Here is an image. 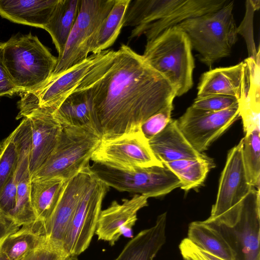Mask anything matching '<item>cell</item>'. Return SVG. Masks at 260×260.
<instances>
[{
    "label": "cell",
    "instance_id": "obj_1",
    "mask_svg": "<svg viewBox=\"0 0 260 260\" xmlns=\"http://www.w3.org/2000/svg\"><path fill=\"white\" fill-rule=\"evenodd\" d=\"M75 89L88 99L101 140L139 131L176 96L169 81L124 44L98 53Z\"/></svg>",
    "mask_w": 260,
    "mask_h": 260
},
{
    "label": "cell",
    "instance_id": "obj_2",
    "mask_svg": "<svg viewBox=\"0 0 260 260\" xmlns=\"http://www.w3.org/2000/svg\"><path fill=\"white\" fill-rule=\"evenodd\" d=\"M146 62L163 76L180 96L193 86L194 61L186 33L177 26L147 41L142 55Z\"/></svg>",
    "mask_w": 260,
    "mask_h": 260
},
{
    "label": "cell",
    "instance_id": "obj_3",
    "mask_svg": "<svg viewBox=\"0 0 260 260\" xmlns=\"http://www.w3.org/2000/svg\"><path fill=\"white\" fill-rule=\"evenodd\" d=\"M234 1L220 9L188 19L177 25L188 36L192 49L200 60L209 67L228 56L238 40L234 18Z\"/></svg>",
    "mask_w": 260,
    "mask_h": 260
},
{
    "label": "cell",
    "instance_id": "obj_4",
    "mask_svg": "<svg viewBox=\"0 0 260 260\" xmlns=\"http://www.w3.org/2000/svg\"><path fill=\"white\" fill-rule=\"evenodd\" d=\"M5 67L20 92L36 89L50 77L58 58L30 33L11 37L4 43Z\"/></svg>",
    "mask_w": 260,
    "mask_h": 260
},
{
    "label": "cell",
    "instance_id": "obj_5",
    "mask_svg": "<svg viewBox=\"0 0 260 260\" xmlns=\"http://www.w3.org/2000/svg\"><path fill=\"white\" fill-rule=\"evenodd\" d=\"M101 138L89 129L61 126L56 145L32 179L59 178L67 181L89 166Z\"/></svg>",
    "mask_w": 260,
    "mask_h": 260
},
{
    "label": "cell",
    "instance_id": "obj_6",
    "mask_svg": "<svg viewBox=\"0 0 260 260\" xmlns=\"http://www.w3.org/2000/svg\"><path fill=\"white\" fill-rule=\"evenodd\" d=\"M89 169L96 178L109 187L148 198L165 196L181 185L179 179L165 165L126 170L93 162Z\"/></svg>",
    "mask_w": 260,
    "mask_h": 260
},
{
    "label": "cell",
    "instance_id": "obj_7",
    "mask_svg": "<svg viewBox=\"0 0 260 260\" xmlns=\"http://www.w3.org/2000/svg\"><path fill=\"white\" fill-rule=\"evenodd\" d=\"M242 140L230 150L221 173L217 198L206 222L226 228L237 221L243 201L252 186L248 182L243 165Z\"/></svg>",
    "mask_w": 260,
    "mask_h": 260
},
{
    "label": "cell",
    "instance_id": "obj_8",
    "mask_svg": "<svg viewBox=\"0 0 260 260\" xmlns=\"http://www.w3.org/2000/svg\"><path fill=\"white\" fill-rule=\"evenodd\" d=\"M115 1L80 0L76 20L50 77L59 75L87 58L94 37Z\"/></svg>",
    "mask_w": 260,
    "mask_h": 260
},
{
    "label": "cell",
    "instance_id": "obj_9",
    "mask_svg": "<svg viewBox=\"0 0 260 260\" xmlns=\"http://www.w3.org/2000/svg\"><path fill=\"white\" fill-rule=\"evenodd\" d=\"M91 160L119 170L163 166L155 156L141 129L101 140Z\"/></svg>",
    "mask_w": 260,
    "mask_h": 260
},
{
    "label": "cell",
    "instance_id": "obj_10",
    "mask_svg": "<svg viewBox=\"0 0 260 260\" xmlns=\"http://www.w3.org/2000/svg\"><path fill=\"white\" fill-rule=\"evenodd\" d=\"M98 54H92L84 61L56 76L50 77L35 90L21 92L18 103L19 112L16 119L24 117L37 109L51 114L78 86L95 60Z\"/></svg>",
    "mask_w": 260,
    "mask_h": 260
},
{
    "label": "cell",
    "instance_id": "obj_11",
    "mask_svg": "<svg viewBox=\"0 0 260 260\" xmlns=\"http://www.w3.org/2000/svg\"><path fill=\"white\" fill-rule=\"evenodd\" d=\"M216 229L234 250L236 260H260V191L252 186L244 198L236 224Z\"/></svg>",
    "mask_w": 260,
    "mask_h": 260
},
{
    "label": "cell",
    "instance_id": "obj_12",
    "mask_svg": "<svg viewBox=\"0 0 260 260\" xmlns=\"http://www.w3.org/2000/svg\"><path fill=\"white\" fill-rule=\"evenodd\" d=\"M109 188L93 175L77 206L64 240L63 249L67 255L78 256L89 247Z\"/></svg>",
    "mask_w": 260,
    "mask_h": 260
},
{
    "label": "cell",
    "instance_id": "obj_13",
    "mask_svg": "<svg viewBox=\"0 0 260 260\" xmlns=\"http://www.w3.org/2000/svg\"><path fill=\"white\" fill-rule=\"evenodd\" d=\"M240 117L239 104L216 112L189 107L177 120L178 126L191 145L203 153Z\"/></svg>",
    "mask_w": 260,
    "mask_h": 260
},
{
    "label": "cell",
    "instance_id": "obj_14",
    "mask_svg": "<svg viewBox=\"0 0 260 260\" xmlns=\"http://www.w3.org/2000/svg\"><path fill=\"white\" fill-rule=\"evenodd\" d=\"M259 70V56L248 57L228 67L217 68L204 73L198 86L197 96L219 94L236 98L241 102L247 95L252 78Z\"/></svg>",
    "mask_w": 260,
    "mask_h": 260
},
{
    "label": "cell",
    "instance_id": "obj_15",
    "mask_svg": "<svg viewBox=\"0 0 260 260\" xmlns=\"http://www.w3.org/2000/svg\"><path fill=\"white\" fill-rule=\"evenodd\" d=\"M92 178L88 166L68 180L56 208L45 224L48 240L63 250L64 240L77 206Z\"/></svg>",
    "mask_w": 260,
    "mask_h": 260
},
{
    "label": "cell",
    "instance_id": "obj_16",
    "mask_svg": "<svg viewBox=\"0 0 260 260\" xmlns=\"http://www.w3.org/2000/svg\"><path fill=\"white\" fill-rule=\"evenodd\" d=\"M148 199L146 196L135 194L130 199H123L121 204L114 201L101 210L95 232L98 240L108 242L112 246L122 235L131 237L137 213L148 206Z\"/></svg>",
    "mask_w": 260,
    "mask_h": 260
},
{
    "label": "cell",
    "instance_id": "obj_17",
    "mask_svg": "<svg viewBox=\"0 0 260 260\" xmlns=\"http://www.w3.org/2000/svg\"><path fill=\"white\" fill-rule=\"evenodd\" d=\"M24 117L28 119L31 131L29 157V172L31 178L44 164L55 148L61 126L50 113L41 109L34 110Z\"/></svg>",
    "mask_w": 260,
    "mask_h": 260
},
{
    "label": "cell",
    "instance_id": "obj_18",
    "mask_svg": "<svg viewBox=\"0 0 260 260\" xmlns=\"http://www.w3.org/2000/svg\"><path fill=\"white\" fill-rule=\"evenodd\" d=\"M229 0H183L182 3L163 18L151 23L135 27L129 41L144 35L150 41L164 30L177 26L182 22L222 8Z\"/></svg>",
    "mask_w": 260,
    "mask_h": 260
},
{
    "label": "cell",
    "instance_id": "obj_19",
    "mask_svg": "<svg viewBox=\"0 0 260 260\" xmlns=\"http://www.w3.org/2000/svg\"><path fill=\"white\" fill-rule=\"evenodd\" d=\"M157 158L162 163L204 156L191 145L179 129L176 119L170 120L159 133L148 140Z\"/></svg>",
    "mask_w": 260,
    "mask_h": 260
},
{
    "label": "cell",
    "instance_id": "obj_20",
    "mask_svg": "<svg viewBox=\"0 0 260 260\" xmlns=\"http://www.w3.org/2000/svg\"><path fill=\"white\" fill-rule=\"evenodd\" d=\"M58 1L0 0V15L2 17L15 23L44 29Z\"/></svg>",
    "mask_w": 260,
    "mask_h": 260
},
{
    "label": "cell",
    "instance_id": "obj_21",
    "mask_svg": "<svg viewBox=\"0 0 260 260\" xmlns=\"http://www.w3.org/2000/svg\"><path fill=\"white\" fill-rule=\"evenodd\" d=\"M167 218V212L158 215L155 224L129 241L114 260H153L166 241Z\"/></svg>",
    "mask_w": 260,
    "mask_h": 260
},
{
    "label": "cell",
    "instance_id": "obj_22",
    "mask_svg": "<svg viewBox=\"0 0 260 260\" xmlns=\"http://www.w3.org/2000/svg\"><path fill=\"white\" fill-rule=\"evenodd\" d=\"M51 114L62 126L86 128L100 136L92 107L80 91L74 89Z\"/></svg>",
    "mask_w": 260,
    "mask_h": 260
},
{
    "label": "cell",
    "instance_id": "obj_23",
    "mask_svg": "<svg viewBox=\"0 0 260 260\" xmlns=\"http://www.w3.org/2000/svg\"><path fill=\"white\" fill-rule=\"evenodd\" d=\"M48 241L45 223L36 220L20 226L6 237L0 249L9 260H20Z\"/></svg>",
    "mask_w": 260,
    "mask_h": 260
},
{
    "label": "cell",
    "instance_id": "obj_24",
    "mask_svg": "<svg viewBox=\"0 0 260 260\" xmlns=\"http://www.w3.org/2000/svg\"><path fill=\"white\" fill-rule=\"evenodd\" d=\"M80 0H58L44 29L51 37L58 52V59L61 58L66 44L76 20Z\"/></svg>",
    "mask_w": 260,
    "mask_h": 260
},
{
    "label": "cell",
    "instance_id": "obj_25",
    "mask_svg": "<svg viewBox=\"0 0 260 260\" xmlns=\"http://www.w3.org/2000/svg\"><path fill=\"white\" fill-rule=\"evenodd\" d=\"M67 181L59 178L32 179L30 199L36 219L46 224L60 198Z\"/></svg>",
    "mask_w": 260,
    "mask_h": 260
},
{
    "label": "cell",
    "instance_id": "obj_26",
    "mask_svg": "<svg viewBox=\"0 0 260 260\" xmlns=\"http://www.w3.org/2000/svg\"><path fill=\"white\" fill-rule=\"evenodd\" d=\"M183 2V0L131 1L124 15L123 26L136 27L160 20Z\"/></svg>",
    "mask_w": 260,
    "mask_h": 260
},
{
    "label": "cell",
    "instance_id": "obj_27",
    "mask_svg": "<svg viewBox=\"0 0 260 260\" xmlns=\"http://www.w3.org/2000/svg\"><path fill=\"white\" fill-rule=\"evenodd\" d=\"M200 249L224 260H236L235 253L221 233L205 221L191 222L187 237Z\"/></svg>",
    "mask_w": 260,
    "mask_h": 260
},
{
    "label": "cell",
    "instance_id": "obj_28",
    "mask_svg": "<svg viewBox=\"0 0 260 260\" xmlns=\"http://www.w3.org/2000/svg\"><path fill=\"white\" fill-rule=\"evenodd\" d=\"M179 179L180 188L185 191L202 185L209 172L215 167L213 159L206 155L189 159H182L162 164Z\"/></svg>",
    "mask_w": 260,
    "mask_h": 260
},
{
    "label": "cell",
    "instance_id": "obj_29",
    "mask_svg": "<svg viewBox=\"0 0 260 260\" xmlns=\"http://www.w3.org/2000/svg\"><path fill=\"white\" fill-rule=\"evenodd\" d=\"M131 0H115L96 34L90 52L98 54L114 43L123 26L124 17Z\"/></svg>",
    "mask_w": 260,
    "mask_h": 260
},
{
    "label": "cell",
    "instance_id": "obj_30",
    "mask_svg": "<svg viewBox=\"0 0 260 260\" xmlns=\"http://www.w3.org/2000/svg\"><path fill=\"white\" fill-rule=\"evenodd\" d=\"M259 85V71H257L252 78L247 95L239 102L240 117L245 135L254 130L260 131Z\"/></svg>",
    "mask_w": 260,
    "mask_h": 260
},
{
    "label": "cell",
    "instance_id": "obj_31",
    "mask_svg": "<svg viewBox=\"0 0 260 260\" xmlns=\"http://www.w3.org/2000/svg\"><path fill=\"white\" fill-rule=\"evenodd\" d=\"M242 140V155L249 183L257 189L260 186V131L245 135Z\"/></svg>",
    "mask_w": 260,
    "mask_h": 260
},
{
    "label": "cell",
    "instance_id": "obj_32",
    "mask_svg": "<svg viewBox=\"0 0 260 260\" xmlns=\"http://www.w3.org/2000/svg\"><path fill=\"white\" fill-rule=\"evenodd\" d=\"M30 182L31 178L27 169L21 174L19 179L15 205L11 216L20 227L37 220L30 199Z\"/></svg>",
    "mask_w": 260,
    "mask_h": 260
},
{
    "label": "cell",
    "instance_id": "obj_33",
    "mask_svg": "<svg viewBox=\"0 0 260 260\" xmlns=\"http://www.w3.org/2000/svg\"><path fill=\"white\" fill-rule=\"evenodd\" d=\"M18 155V149L13 131L0 142V196L17 168Z\"/></svg>",
    "mask_w": 260,
    "mask_h": 260
},
{
    "label": "cell",
    "instance_id": "obj_34",
    "mask_svg": "<svg viewBox=\"0 0 260 260\" xmlns=\"http://www.w3.org/2000/svg\"><path fill=\"white\" fill-rule=\"evenodd\" d=\"M28 169L26 162H19L0 196V212L11 218L15 205L17 186L21 174Z\"/></svg>",
    "mask_w": 260,
    "mask_h": 260
},
{
    "label": "cell",
    "instance_id": "obj_35",
    "mask_svg": "<svg viewBox=\"0 0 260 260\" xmlns=\"http://www.w3.org/2000/svg\"><path fill=\"white\" fill-rule=\"evenodd\" d=\"M239 104L236 98L219 94L197 96L191 105L193 107L212 112L222 111Z\"/></svg>",
    "mask_w": 260,
    "mask_h": 260
},
{
    "label": "cell",
    "instance_id": "obj_36",
    "mask_svg": "<svg viewBox=\"0 0 260 260\" xmlns=\"http://www.w3.org/2000/svg\"><path fill=\"white\" fill-rule=\"evenodd\" d=\"M173 110L172 103L162 108L142 124L140 129L148 140L159 133L167 126L171 120Z\"/></svg>",
    "mask_w": 260,
    "mask_h": 260
},
{
    "label": "cell",
    "instance_id": "obj_37",
    "mask_svg": "<svg viewBox=\"0 0 260 260\" xmlns=\"http://www.w3.org/2000/svg\"><path fill=\"white\" fill-rule=\"evenodd\" d=\"M66 256L62 249L48 241L20 260H63Z\"/></svg>",
    "mask_w": 260,
    "mask_h": 260
},
{
    "label": "cell",
    "instance_id": "obj_38",
    "mask_svg": "<svg viewBox=\"0 0 260 260\" xmlns=\"http://www.w3.org/2000/svg\"><path fill=\"white\" fill-rule=\"evenodd\" d=\"M179 248L183 258L191 260H224L200 249L187 238L182 240Z\"/></svg>",
    "mask_w": 260,
    "mask_h": 260
},
{
    "label": "cell",
    "instance_id": "obj_39",
    "mask_svg": "<svg viewBox=\"0 0 260 260\" xmlns=\"http://www.w3.org/2000/svg\"><path fill=\"white\" fill-rule=\"evenodd\" d=\"M4 43L0 42V98L20 93V90L15 85L5 67L3 58Z\"/></svg>",
    "mask_w": 260,
    "mask_h": 260
},
{
    "label": "cell",
    "instance_id": "obj_40",
    "mask_svg": "<svg viewBox=\"0 0 260 260\" xmlns=\"http://www.w3.org/2000/svg\"><path fill=\"white\" fill-rule=\"evenodd\" d=\"M19 228L11 218L0 212V245L6 237Z\"/></svg>",
    "mask_w": 260,
    "mask_h": 260
},
{
    "label": "cell",
    "instance_id": "obj_41",
    "mask_svg": "<svg viewBox=\"0 0 260 260\" xmlns=\"http://www.w3.org/2000/svg\"><path fill=\"white\" fill-rule=\"evenodd\" d=\"M63 260H79L78 256L68 255L66 256Z\"/></svg>",
    "mask_w": 260,
    "mask_h": 260
},
{
    "label": "cell",
    "instance_id": "obj_42",
    "mask_svg": "<svg viewBox=\"0 0 260 260\" xmlns=\"http://www.w3.org/2000/svg\"><path fill=\"white\" fill-rule=\"evenodd\" d=\"M0 260H9L7 256L0 249Z\"/></svg>",
    "mask_w": 260,
    "mask_h": 260
},
{
    "label": "cell",
    "instance_id": "obj_43",
    "mask_svg": "<svg viewBox=\"0 0 260 260\" xmlns=\"http://www.w3.org/2000/svg\"><path fill=\"white\" fill-rule=\"evenodd\" d=\"M183 258V260H191L189 258Z\"/></svg>",
    "mask_w": 260,
    "mask_h": 260
}]
</instances>
